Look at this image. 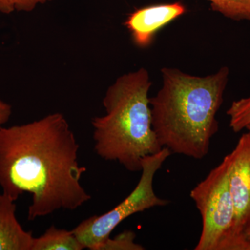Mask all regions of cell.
<instances>
[{"instance_id":"7","label":"cell","mask_w":250,"mask_h":250,"mask_svg":"<svg viewBox=\"0 0 250 250\" xmlns=\"http://www.w3.org/2000/svg\"><path fill=\"white\" fill-rule=\"evenodd\" d=\"M186 11L181 2L145 6L130 14L124 25L131 33L135 45L145 48L150 45L158 31Z\"/></svg>"},{"instance_id":"16","label":"cell","mask_w":250,"mask_h":250,"mask_svg":"<svg viewBox=\"0 0 250 250\" xmlns=\"http://www.w3.org/2000/svg\"><path fill=\"white\" fill-rule=\"evenodd\" d=\"M246 129L248 130V131H250V126H248V127L246 128Z\"/></svg>"},{"instance_id":"13","label":"cell","mask_w":250,"mask_h":250,"mask_svg":"<svg viewBox=\"0 0 250 250\" xmlns=\"http://www.w3.org/2000/svg\"><path fill=\"white\" fill-rule=\"evenodd\" d=\"M53 0H0V14H10L14 11L31 12L39 4Z\"/></svg>"},{"instance_id":"14","label":"cell","mask_w":250,"mask_h":250,"mask_svg":"<svg viewBox=\"0 0 250 250\" xmlns=\"http://www.w3.org/2000/svg\"><path fill=\"white\" fill-rule=\"evenodd\" d=\"M12 113V107L9 104L0 100V127L4 126L9 120Z\"/></svg>"},{"instance_id":"2","label":"cell","mask_w":250,"mask_h":250,"mask_svg":"<svg viewBox=\"0 0 250 250\" xmlns=\"http://www.w3.org/2000/svg\"><path fill=\"white\" fill-rule=\"evenodd\" d=\"M163 85L149 98L152 127L159 144L172 154L204 159L219 129L216 115L223 103L229 68L207 77L177 68L161 69Z\"/></svg>"},{"instance_id":"10","label":"cell","mask_w":250,"mask_h":250,"mask_svg":"<svg viewBox=\"0 0 250 250\" xmlns=\"http://www.w3.org/2000/svg\"><path fill=\"white\" fill-rule=\"evenodd\" d=\"M210 8L225 18L250 22V0H207Z\"/></svg>"},{"instance_id":"8","label":"cell","mask_w":250,"mask_h":250,"mask_svg":"<svg viewBox=\"0 0 250 250\" xmlns=\"http://www.w3.org/2000/svg\"><path fill=\"white\" fill-rule=\"evenodd\" d=\"M16 201L0 192V250H31L34 236L16 218Z\"/></svg>"},{"instance_id":"9","label":"cell","mask_w":250,"mask_h":250,"mask_svg":"<svg viewBox=\"0 0 250 250\" xmlns=\"http://www.w3.org/2000/svg\"><path fill=\"white\" fill-rule=\"evenodd\" d=\"M85 249L72 230L52 225L39 238L34 237L31 250H82Z\"/></svg>"},{"instance_id":"15","label":"cell","mask_w":250,"mask_h":250,"mask_svg":"<svg viewBox=\"0 0 250 250\" xmlns=\"http://www.w3.org/2000/svg\"><path fill=\"white\" fill-rule=\"evenodd\" d=\"M245 236H246L248 241L250 242V225L246 228V231H245Z\"/></svg>"},{"instance_id":"5","label":"cell","mask_w":250,"mask_h":250,"mask_svg":"<svg viewBox=\"0 0 250 250\" xmlns=\"http://www.w3.org/2000/svg\"><path fill=\"white\" fill-rule=\"evenodd\" d=\"M171 154L167 148L163 147L159 152L145 157L141 178L131 193L113 209L85 219L72 229L84 248L99 250L112 231L125 219L153 207L168 205L169 201L156 195L153 182L156 172Z\"/></svg>"},{"instance_id":"3","label":"cell","mask_w":250,"mask_h":250,"mask_svg":"<svg viewBox=\"0 0 250 250\" xmlns=\"http://www.w3.org/2000/svg\"><path fill=\"white\" fill-rule=\"evenodd\" d=\"M149 72L144 67L118 77L103 100L106 115L92 119L94 149L105 161H118L130 172L162 149L152 127Z\"/></svg>"},{"instance_id":"1","label":"cell","mask_w":250,"mask_h":250,"mask_svg":"<svg viewBox=\"0 0 250 250\" xmlns=\"http://www.w3.org/2000/svg\"><path fill=\"white\" fill-rule=\"evenodd\" d=\"M80 145L65 116L47 115L31 123L0 127V187L15 201L31 195L28 220L57 210H76L91 195L81 179Z\"/></svg>"},{"instance_id":"4","label":"cell","mask_w":250,"mask_h":250,"mask_svg":"<svg viewBox=\"0 0 250 250\" xmlns=\"http://www.w3.org/2000/svg\"><path fill=\"white\" fill-rule=\"evenodd\" d=\"M202 219L195 250H248L233 233L235 209L226 158L190 191Z\"/></svg>"},{"instance_id":"6","label":"cell","mask_w":250,"mask_h":250,"mask_svg":"<svg viewBox=\"0 0 250 250\" xmlns=\"http://www.w3.org/2000/svg\"><path fill=\"white\" fill-rule=\"evenodd\" d=\"M225 158L235 209L233 233L250 250V242L245 236V231L250 225V131L242 135L232 152Z\"/></svg>"},{"instance_id":"11","label":"cell","mask_w":250,"mask_h":250,"mask_svg":"<svg viewBox=\"0 0 250 250\" xmlns=\"http://www.w3.org/2000/svg\"><path fill=\"white\" fill-rule=\"evenodd\" d=\"M229 117V126L238 133L250 126V95L233 101L227 111Z\"/></svg>"},{"instance_id":"12","label":"cell","mask_w":250,"mask_h":250,"mask_svg":"<svg viewBox=\"0 0 250 250\" xmlns=\"http://www.w3.org/2000/svg\"><path fill=\"white\" fill-rule=\"evenodd\" d=\"M136 234L132 231H125L115 238H108L99 250H143L145 248L135 243Z\"/></svg>"}]
</instances>
